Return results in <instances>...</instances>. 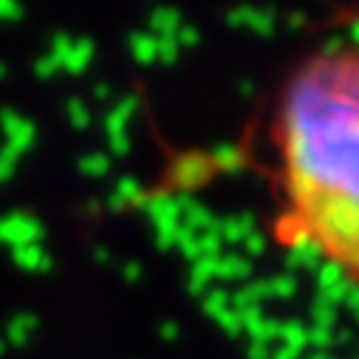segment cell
Instances as JSON below:
<instances>
[{
  "label": "cell",
  "instance_id": "1",
  "mask_svg": "<svg viewBox=\"0 0 359 359\" xmlns=\"http://www.w3.org/2000/svg\"><path fill=\"white\" fill-rule=\"evenodd\" d=\"M275 139L286 196L280 238L359 280V48H325L292 74Z\"/></svg>",
  "mask_w": 359,
  "mask_h": 359
}]
</instances>
